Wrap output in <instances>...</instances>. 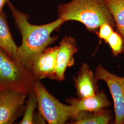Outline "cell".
<instances>
[{
    "mask_svg": "<svg viewBox=\"0 0 124 124\" xmlns=\"http://www.w3.org/2000/svg\"><path fill=\"white\" fill-rule=\"evenodd\" d=\"M58 46L46 48L36 58L31 68L36 80L56 79V58Z\"/></svg>",
    "mask_w": 124,
    "mask_h": 124,
    "instance_id": "obj_7",
    "label": "cell"
},
{
    "mask_svg": "<svg viewBox=\"0 0 124 124\" xmlns=\"http://www.w3.org/2000/svg\"><path fill=\"white\" fill-rule=\"evenodd\" d=\"M36 80L30 70L0 48V92L11 90L28 95Z\"/></svg>",
    "mask_w": 124,
    "mask_h": 124,
    "instance_id": "obj_3",
    "label": "cell"
},
{
    "mask_svg": "<svg viewBox=\"0 0 124 124\" xmlns=\"http://www.w3.org/2000/svg\"><path fill=\"white\" fill-rule=\"evenodd\" d=\"M18 47L14 42L9 30L4 13H0V48L11 58L19 61Z\"/></svg>",
    "mask_w": 124,
    "mask_h": 124,
    "instance_id": "obj_11",
    "label": "cell"
},
{
    "mask_svg": "<svg viewBox=\"0 0 124 124\" xmlns=\"http://www.w3.org/2000/svg\"><path fill=\"white\" fill-rule=\"evenodd\" d=\"M27 95L11 90L0 92V124H12L23 115Z\"/></svg>",
    "mask_w": 124,
    "mask_h": 124,
    "instance_id": "obj_6",
    "label": "cell"
},
{
    "mask_svg": "<svg viewBox=\"0 0 124 124\" xmlns=\"http://www.w3.org/2000/svg\"><path fill=\"white\" fill-rule=\"evenodd\" d=\"M97 81L102 80L106 83L113 99L115 124H124V77L112 74L101 65L95 72Z\"/></svg>",
    "mask_w": 124,
    "mask_h": 124,
    "instance_id": "obj_5",
    "label": "cell"
},
{
    "mask_svg": "<svg viewBox=\"0 0 124 124\" xmlns=\"http://www.w3.org/2000/svg\"><path fill=\"white\" fill-rule=\"evenodd\" d=\"M124 42V0H104Z\"/></svg>",
    "mask_w": 124,
    "mask_h": 124,
    "instance_id": "obj_13",
    "label": "cell"
},
{
    "mask_svg": "<svg viewBox=\"0 0 124 124\" xmlns=\"http://www.w3.org/2000/svg\"><path fill=\"white\" fill-rule=\"evenodd\" d=\"M114 27L108 23H104L99 28L98 35L100 39L104 40L106 43L113 32L115 31Z\"/></svg>",
    "mask_w": 124,
    "mask_h": 124,
    "instance_id": "obj_16",
    "label": "cell"
},
{
    "mask_svg": "<svg viewBox=\"0 0 124 124\" xmlns=\"http://www.w3.org/2000/svg\"><path fill=\"white\" fill-rule=\"evenodd\" d=\"M10 1V0H0V13L3 11L2 8L5 5L8 4Z\"/></svg>",
    "mask_w": 124,
    "mask_h": 124,
    "instance_id": "obj_17",
    "label": "cell"
},
{
    "mask_svg": "<svg viewBox=\"0 0 124 124\" xmlns=\"http://www.w3.org/2000/svg\"><path fill=\"white\" fill-rule=\"evenodd\" d=\"M8 5L22 36V43L18 47L19 61L31 70L36 58L58 39L57 36H52L51 34L64 22L58 18L45 24H32L28 20V14L19 11L10 2Z\"/></svg>",
    "mask_w": 124,
    "mask_h": 124,
    "instance_id": "obj_1",
    "label": "cell"
},
{
    "mask_svg": "<svg viewBox=\"0 0 124 124\" xmlns=\"http://www.w3.org/2000/svg\"><path fill=\"white\" fill-rule=\"evenodd\" d=\"M26 101V105L23 114L22 120L18 124H34V119L35 115V110L37 106V101L36 93L34 90L32 91L28 95Z\"/></svg>",
    "mask_w": 124,
    "mask_h": 124,
    "instance_id": "obj_14",
    "label": "cell"
},
{
    "mask_svg": "<svg viewBox=\"0 0 124 124\" xmlns=\"http://www.w3.org/2000/svg\"><path fill=\"white\" fill-rule=\"evenodd\" d=\"M78 51L77 43L71 36H64L58 46L56 58V79L59 81L64 80L67 69L74 65V56Z\"/></svg>",
    "mask_w": 124,
    "mask_h": 124,
    "instance_id": "obj_8",
    "label": "cell"
},
{
    "mask_svg": "<svg viewBox=\"0 0 124 124\" xmlns=\"http://www.w3.org/2000/svg\"><path fill=\"white\" fill-rule=\"evenodd\" d=\"M113 54L117 57L124 51V42L121 36L117 31H114L107 40Z\"/></svg>",
    "mask_w": 124,
    "mask_h": 124,
    "instance_id": "obj_15",
    "label": "cell"
},
{
    "mask_svg": "<svg viewBox=\"0 0 124 124\" xmlns=\"http://www.w3.org/2000/svg\"><path fill=\"white\" fill-rule=\"evenodd\" d=\"M113 118L111 112L105 109L98 112L81 111L74 118V124H107Z\"/></svg>",
    "mask_w": 124,
    "mask_h": 124,
    "instance_id": "obj_12",
    "label": "cell"
},
{
    "mask_svg": "<svg viewBox=\"0 0 124 124\" xmlns=\"http://www.w3.org/2000/svg\"><path fill=\"white\" fill-rule=\"evenodd\" d=\"M58 12V17L64 22H79L89 31L97 30L104 23L116 27L104 0H72L70 2L60 5Z\"/></svg>",
    "mask_w": 124,
    "mask_h": 124,
    "instance_id": "obj_2",
    "label": "cell"
},
{
    "mask_svg": "<svg viewBox=\"0 0 124 124\" xmlns=\"http://www.w3.org/2000/svg\"><path fill=\"white\" fill-rule=\"evenodd\" d=\"M97 80L88 65L84 63L75 79V87L80 98L92 96L97 93Z\"/></svg>",
    "mask_w": 124,
    "mask_h": 124,
    "instance_id": "obj_10",
    "label": "cell"
},
{
    "mask_svg": "<svg viewBox=\"0 0 124 124\" xmlns=\"http://www.w3.org/2000/svg\"><path fill=\"white\" fill-rule=\"evenodd\" d=\"M33 90L39 112L48 124H64L69 118L75 116L73 107L59 102L49 93L40 80H36Z\"/></svg>",
    "mask_w": 124,
    "mask_h": 124,
    "instance_id": "obj_4",
    "label": "cell"
},
{
    "mask_svg": "<svg viewBox=\"0 0 124 124\" xmlns=\"http://www.w3.org/2000/svg\"><path fill=\"white\" fill-rule=\"evenodd\" d=\"M73 107L75 116L80 112H98L104 109L110 105V102L106 94L101 92L94 95L85 98H72L68 100Z\"/></svg>",
    "mask_w": 124,
    "mask_h": 124,
    "instance_id": "obj_9",
    "label": "cell"
}]
</instances>
